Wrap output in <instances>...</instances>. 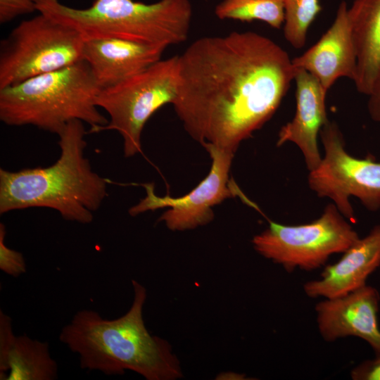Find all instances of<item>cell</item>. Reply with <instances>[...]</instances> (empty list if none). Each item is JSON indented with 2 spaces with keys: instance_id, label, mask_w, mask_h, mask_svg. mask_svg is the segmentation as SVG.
<instances>
[{
  "instance_id": "1",
  "label": "cell",
  "mask_w": 380,
  "mask_h": 380,
  "mask_svg": "<svg viewBox=\"0 0 380 380\" xmlns=\"http://www.w3.org/2000/svg\"><path fill=\"white\" fill-rule=\"evenodd\" d=\"M178 56L172 105L184 128L203 146L234 153L274 115L296 70L282 47L253 31L203 37Z\"/></svg>"
},
{
  "instance_id": "2",
  "label": "cell",
  "mask_w": 380,
  "mask_h": 380,
  "mask_svg": "<svg viewBox=\"0 0 380 380\" xmlns=\"http://www.w3.org/2000/svg\"><path fill=\"white\" fill-rule=\"evenodd\" d=\"M134 299L122 316L108 319L93 310H81L64 326L59 340L78 355L80 366L107 375L125 370L147 380H175L183 376L179 362L170 344L152 336L142 316L146 290L132 281Z\"/></svg>"
},
{
  "instance_id": "3",
  "label": "cell",
  "mask_w": 380,
  "mask_h": 380,
  "mask_svg": "<svg viewBox=\"0 0 380 380\" xmlns=\"http://www.w3.org/2000/svg\"><path fill=\"white\" fill-rule=\"evenodd\" d=\"M87 133L83 122L72 120L58 134L61 155L53 164L16 172L1 168L0 214L47 208L66 220L91 222L107 196V180L84 156Z\"/></svg>"
},
{
  "instance_id": "4",
  "label": "cell",
  "mask_w": 380,
  "mask_h": 380,
  "mask_svg": "<svg viewBox=\"0 0 380 380\" xmlns=\"http://www.w3.org/2000/svg\"><path fill=\"white\" fill-rule=\"evenodd\" d=\"M36 8L77 31L84 40L118 38L165 49L186 40L192 17L190 0H94L85 8L36 0Z\"/></svg>"
},
{
  "instance_id": "5",
  "label": "cell",
  "mask_w": 380,
  "mask_h": 380,
  "mask_svg": "<svg viewBox=\"0 0 380 380\" xmlns=\"http://www.w3.org/2000/svg\"><path fill=\"white\" fill-rule=\"evenodd\" d=\"M100 91L82 60L0 89V120L7 125H32L58 134L72 120L88 123L89 133L108 120L99 110Z\"/></svg>"
},
{
  "instance_id": "6",
  "label": "cell",
  "mask_w": 380,
  "mask_h": 380,
  "mask_svg": "<svg viewBox=\"0 0 380 380\" xmlns=\"http://www.w3.org/2000/svg\"><path fill=\"white\" fill-rule=\"evenodd\" d=\"M178 58L160 59L139 73L100 90L96 103L109 115L108 122L96 132L116 130L123 139L125 157L142 152V130L151 115L172 104L178 84Z\"/></svg>"
},
{
  "instance_id": "7",
  "label": "cell",
  "mask_w": 380,
  "mask_h": 380,
  "mask_svg": "<svg viewBox=\"0 0 380 380\" xmlns=\"http://www.w3.org/2000/svg\"><path fill=\"white\" fill-rule=\"evenodd\" d=\"M84 40L74 29L39 13L1 42L0 89L83 60Z\"/></svg>"
},
{
  "instance_id": "8",
  "label": "cell",
  "mask_w": 380,
  "mask_h": 380,
  "mask_svg": "<svg viewBox=\"0 0 380 380\" xmlns=\"http://www.w3.org/2000/svg\"><path fill=\"white\" fill-rule=\"evenodd\" d=\"M360 237L332 203L312 222L286 225L269 220V226L252 239L254 249L287 272L324 265L335 253H343Z\"/></svg>"
},
{
  "instance_id": "9",
  "label": "cell",
  "mask_w": 380,
  "mask_h": 380,
  "mask_svg": "<svg viewBox=\"0 0 380 380\" xmlns=\"http://www.w3.org/2000/svg\"><path fill=\"white\" fill-rule=\"evenodd\" d=\"M319 136L324 156L319 164L309 171L308 184L320 198L332 201L339 212L352 223L356 222L350 197L358 198L369 210L380 208V162L349 154L337 124L328 120Z\"/></svg>"
},
{
  "instance_id": "10",
  "label": "cell",
  "mask_w": 380,
  "mask_h": 380,
  "mask_svg": "<svg viewBox=\"0 0 380 380\" xmlns=\"http://www.w3.org/2000/svg\"><path fill=\"white\" fill-rule=\"evenodd\" d=\"M203 147L211 158L208 175L189 193L181 197L158 196L153 183L144 184L146 196L129 210L132 216L148 210L168 208L158 219L172 231L193 229L210 222L213 208L233 196L229 186V170L234 153L211 144Z\"/></svg>"
},
{
  "instance_id": "11",
  "label": "cell",
  "mask_w": 380,
  "mask_h": 380,
  "mask_svg": "<svg viewBox=\"0 0 380 380\" xmlns=\"http://www.w3.org/2000/svg\"><path fill=\"white\" fill-rule=\"evenodd\" d=\"M379 294L364 286L345 296L324 298L315 306L317 323L322 338L328 342L347 336L367 341L380 355L378 324Z\"/></svg>"
},
{
  "instance_id": "12",
  "label": "cell",
  "mask_w": 380,
  "mask_h": 380,
  "mask_svg": "<svg viewBox=\"0 0 380 380\" xmlns=\"http://www.w3.org/2000/svg\"><path fill=\"white\" fill-rule=\"evenodd\" d=\"M291 61L295 68L305 70L316 78L326 94L340 77L355 80L357 53L344 1L339 4L335 19L325 33Z\"/></svg>"
},
{
  "instance_id": "13",
  "label": "cell",
  "mask_w": 380,
  "mask_h": 380,
  "mask_svg": "<svg viewBox=\"0 0 380 380\" xmlns=\"http://www.w3.org/2000/svg\"><path fill=\"white\" fill-rule=\"evenodd\" d=\"M296 113L292 120L281 127L277 146L291 142L302 153L308 170L315 169L322 156L318 147V136L329 120L326 109L327 94L311 74L296 68Z\"/></svg>"
},
{
  "instance_id": "14",
  "label": "cell",
  "mask_w": 380,
  "mask_h": 380,
  "mask_svg": "<svg viewBox=\"0 0 380 380\" xmlns=\"http://www.w3.org/2000/svg\"><path fill=\"white\" fill-rule=\"evenodd\" d=\"M165 48L118 38L84 40L83 60L100 90L115 86L161 59Z\"/></svg>"
},
{
  "instance_id": "15",
  "label": "cell",
  "mask_w": 380,
  "mask_h": 380,
  "mask_svg": "<svg viewBox=\"0 0 380 380\" xmlns=\"http://www.w3.org/2000/svg\"><path fill=\"white\" fill-rule=\"evenodd\" d=\"M343 253L338 262L325 267L319 279L304 284L308 297L333 298L365 286L369 275L380 265V225Z\"/></svg>"
},
{
  "instance_id": "16",
  "label": "cell",
  "mask_w": 380,
  "mask_h": 380,
  "mask_svg": "<svg viewBox=\"0 0 380 380\" xmlns=\"http://www.w3.org/2000/svg\"><path fill=\"white\" fill-rule=\"evenodd\" d=\"M58 365L49 345L27 335L16 336L11 317L0 310V379L54 380Z\"/></svg>"
},
{
  "instance_id": "17",
  "label": "cell",
  "mask_w": 380,
  "mask_h": 380,
  "mask_svg": "<svg viewBox=\"0 0 380 380\" xmlns=\"http://www.w3.org/2000/svg\"><path fill=\"white\" fill-rule=\"evenodd\" d=\"M348 17L357 53L353 82L358 92L368 96L380 71V0H355Z\"/></svg>"
},
{
  "instance_id": "18",
  "label": "cell",
  "mask_w": 380,
  "mask_h": 380,
  "mask_svg": "<svg viewBox=\"0 0 380 380\" xmlns=\"http://www.w3.org/2000/svg\"><path fill=\"white\" fill-rule=\"evenodd\" d=\"M215 14L220 20H260L279 29L284 22V0H222Z\"/></svg>"
},
{
  "instance_id": "19",
  "label": "cell",
  "mask_w": 380,
  "mask_h": 380,
  "mask_svg": "<svg viewBox=\"0 0 380 380\" xmlns=\"http://www.w3.org/2000/svg\"><path fill=\"white\" fill-rule=\"evenodd\" d=\"M284 35L294 49L303 48L308 30L322 11L319 0H284Z\"/></svg>"
},
{
  "instance_id": "20",
  "label": "cell",
  "mask_w": 380,
  "mask_h": 380,
  "mask_svg": "<svg viewBox=\"0 0 380 380\" xmlns=\"http://www.w3.org/2000/svg\"><path fill=\"white\" fill-rule=\"evenodd\" d=\"M6 227L0 224V270L6 274L18 277L26 272L25 258L20 252L8 248L5 243Z\"/></svg>"
},
{
  "instance_id": "21",
  "label": "cell",
  "mask_w": 380,
  "mask_h": 380,
  "mask_svg": "<svg viewBox=\"0 0 380 380\" xmlns=\"http://www.w3.org/2000/svg\"><path fill=\"white\" fill-rule=\"evenodd\" d=\"M37 11L36 0H0V23H8L14 18Z\"/></svg>"
},
{
  "instance_id": "22",
  "label": "cell",
  "mask_w": 380,
  "mask_h": 380,
  "mask_svg": "<svg viewBox=\"0 0 380 380\" xmlns=\"http://www.w3.org/2000/svg\"><path fill=\"white\" fill-rule=\"evenodd\" d=\"M350 376L353 380H380V355L354 367Z\"/></svg>"
},
{
  "instance_id": "23",
  "label": "cell",
  "mask_w": 380,
  "mask_h": 380,
  "mask_svg": "<svg viewBox=\"0 0 380 380\" xmlns=\"http://www.w3.org/2000/svg\"><path fill=\"white\" fill-rule=\"evenodd\" d=\"M367 96L369 97L367 108L369 115L373 120L380 123V71Z\"/></svg>"
}]
</instances>
